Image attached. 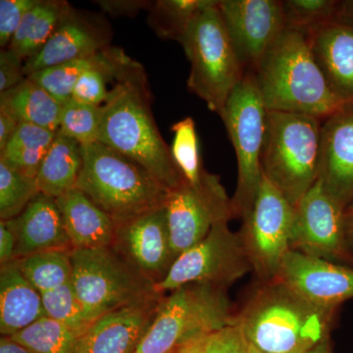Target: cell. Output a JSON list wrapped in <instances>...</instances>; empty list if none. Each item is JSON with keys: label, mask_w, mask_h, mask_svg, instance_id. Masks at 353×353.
Returning <instances> with one entry per match:
<instances>
[{"label": "cell", "mask_w": 353, "mask_h": 353, "mask_svg": "<svg viewBox=\"0 0 353 353\" xmlns=\"http://www.w3.org/2000/svg\"><path fill=\"white\" fill-rule=\"evenodd\" d=\"M99 141L143 166L169 192L185 182L153 117L145 70L131 57L101 106Z\"/></svg>", "instance_id": "6da1fadb"}, {"label": "cell", "mask_w": 353, "mask_h": 353, "mask_svg": "<svg viewBox=\"0 0 353 353\" xmlns=\"http://www.w3.org/2000/svg\"><path fill=\"white\" fill-rule=\"evenodd\" d=\"M336 309L315 305L278 280L259 282L236 324L262 353H303L329 340Z\"/></svg>", "instance_id": "7a4b0ae2"}, {"label": "cell", "mask_w": 353, "mask_h": 353, "mask_svg": "<svg viewBox=\"0 0 353 353\" xmlns=\"http://www.w3.org/2000/svg\"><path fill=\"white\" fill-rule=\"evenodd\" d=\"M252 74L268 111L323 121L345 105L330 88L301 32L285 29Z\"/></svg>", "instance_id": "3957f363"}, {"label": "cell", "mask_w": 353, "mask_h": 353, "mask_svg": "<svg viewBox=\"0 0 353 353\" xmlns=\"http://www.w3.org/2000/svg\"><path fill=\"white\" fill-rule=\"evenodd\" d=\"M82 190L115 222L165 206L169 190L143 166L101 141L82 145Z\"/></svg>", "instance_id": "277c9868"}, {"label": "cell", "mask_w": 353, "mask_h": 353, "mask_svg": "<svg viewBox=\"0 0 353 353\" xmlns=\"http://www.w3.org/2000/svg\"><path fill=\"white\" fill-rule=\"evenodd\" d=\"M321 127L312 116L268 111L262 172L294 208L319 176Z\"/></svg>", "instance_id": "5b68a950"}, {"label": "cell", "mask_w": 353, "mask_h": 353, "mask_svg": "<svg viewBox=\"0 0 353 353\" xmlns=\"http://www.w3.org/2000/svg\"><path fill=\"white\" fill-rule=\"evenodd\" d=\"M226 288L189 284L162 297L136 353H173L190 341L236 324Z\"/></svg>", "instance_id": "8992f818"}, {"label": "cell", "mask_w": 353, "mask_h": 353, "mask_svg": "<svg viewBox=\"0 0 353 353\" xmlns=\"http://www.w3.org/2000/svg\"><path fill=\"white\" fill-rule=\"evenodd\" d=\"M181 44L190 63L188 88L220 115L246 70L228 34L218 1L213 0L197 15Z\"/></svg>", "instance_id": "52a82bcc"}, {"label": "cell", "mask_w": 353, "mask_h": 353, "mask_svg": "<svg viewBox=\"0 0 353 353\" xmlns=\"http://www.w3.org/2000/svg\"><path fill=\"white\" fill-rule=\"evenodd\" d=\"M72 262V285L92 323L106 313L162 294L113 246L73 250Z\"/></svg>", "instance_id": "ba28073f"}, {"label": "cell", "mask_w": 353, "mask_h": 353, "mask_svg": "<svg viewBox=\"0 0 353 353\" xmlns=\"http://www.w3.org/2000/svg\"><path fill=\"white\" fill-rule=\"evenodd\" d=\"M219 116L238 163V182L231 199L233 215L243 220L252 211L263 179L261 159L268 116L252 73L246 72Z\"/></svg>", "instance_id": "9c48e42d"}, {"label": "cell", "mask_w": 353, "mask_h": 353, "mask_svg": "<svg viewBox=\"0 0 353 353\" xmlns=\"http://www.w3.org/2000/svg\"><path fill=\"white\" fill-rule=\"evenodd\" d=\"M229 221L216 223L203 240L179 255L168 275L155 285L159 294L189 284H211L228 288L252 272L240 233Z\"/></svg>", "instance_id": "30bf717a"}, {"label": "cell", "mask_w": 353, "mask_h": 353, "mask_svg": "<svg viewBox=\"0 0 353 353\" xmlns=\"http://www.w3.org/2000/svg\"><path fill=\"white\" fill-rule=\"evenodd\" d=\"M294 217V206L263 176L252 211L239 232L259 282L277 278L290 252Z\"/></svg>", "instance_id": "8fae6325"}, {"label": "cell", "mask_w": 353, "mask_h": 353, "mask_svg": "<svg viewBox=\"0 0 353 353\" xmlns=\"http://www.w3.org/2000/svg\"><path fill=\"white\" fill-rule=\"evenodd\" d=\"M345 210L317 180L294 206L290 250L334 263L353 266Z\"/></svg>", "instance_id": "7c38bea8"}, {"label": "cell", "mask_w": 353, "mask_h": 353, "mask_svg": "<svg viewBox=\"0 0 353 353\" xmlns=\"http://www.w3.org/2000/svg\"><path fill=\"white\" fill-rule=\"evenodd\" d=\"M165 209L176 259L203 240L216 223L234 219L231 199L216 175L201 188L185 182L171 190Z\"/></svg>", "instance_id": "4fadbf2b"}, {"label": "cell", "mask_w": 353, "mask_h": 353, "mask_svg": "<svg viewBox=\"0 0 353 353\" xmlns=\"http://www.w3.org/2000/svg\"><path fill=\"white\" fill-rule=\"evenodd\" d=\"M218 7L241 64L254 73L285 30L282 1L221 0Z\"/></svg>", "instance_id": "5bb4252c"}, {"label": "cell", "mask_w": 353, "mask_h": 353, "mask_svg": "<svg viewBox=\"0 0 353 353\" xmlns=\"http://www.w3.org/2000/svg\"><path fill=\"white\" fill-rule=\"evenodd\" d=\"M112 246L155 285L162 282L176 259L165 206L117 223Z\"/></svg>", "instance_id": "9a60e30c"}, {"label": "cell", "mask_w": 353, "mask_h": 353, "mask_svg": "<svg viewBox=\"0 0 353 353\" xmlns=\"http://www.w3.org/2000/svg\"><path fill=\"white\" fill-rule=\"evenodd\" d=\"M319 307L336 309L353 299V266L290 250L277 278Z\"/></svg>", "instance_id": "2e32d148"}, {"label": "cell", "mask_w": 353, "mask_h": 353, "mask_svg": "<svg viewBox=\"0 0 353 353\" xmlns=\"http://www.w3.org/2000/svg\"><path fill=\"white\" fill-rule=\"evenodd\" d=\"M318 180L343 209L353 201V103L322 121Z\"/></svg>", "instance_id": "e0dca14e"}, {"label": "cell", "mask_w": 353, "mask_h": 353, "mask_svg": "<svg viewBox=\"0 0 353 353\" xmlns=\"http://www.w3.org/2000/svg\"><path fill=\"white\" fill-rule=\"evenodd\" d=\"M163 296L102 315L79 338L76 353H136Z\"/></svg>", "instance_id": "ac0fdd59"}, {"label": "cell", "mask_w": 353, "mask_h": 353, "mask_svg": "<svg viewBox=\"0 0 353 353\" xmlns=\"http://www.w3.org/2000/svg\"><path fill=\"white\" fill-rule=\"evenodd\" d=\"M108 43L104 26L71 6L43 50L26 60L25 75L94 55L109 48Z\"/></svg>", "instance_id": "d6986e66"}, {"label": "cell", "mask_w": 353, "mask_h": 353, "mask_svg": "<svg viewBox=\"0 0 353 353\" xmlns=\"http://www.w3.org/2000/svg\"><path fill=\"white\" fill-rule=\"evenodd\" d=\"M305 37L334 95L353 103V23L339 17Z\"/></svg>", "instance_id": "ffe728a7"}, {"label": "cell", "mask_w": 353, "mask_h": 353, "mask_svg": "<svg viewBox=\"0 0 353 353\" xmlns=\"http://www.w3.org/2000/svg\"><path fill=\"white\" fill-rule=\"evenodd\" d=\"M6 222L17 240L15 259L48 250L73 252L61 211L52 197L39 194L20 215Z\"/></svg>", "instance_id": "44dd1931"}, {"label": "cell", "mask_w": 353, "mask_h": 353, "mask_svg": "<svg viewBox=\"0 0 353 353\" xmlns=\"http://www.w3.org/2000/svg\"><path fill=\"white\" fill-rule=\"evenodd\" d=\"M57 202L73 250L112 246L115 222L85 192L70 190L58 197Z\"/></svg>", "instance_id": "7402d4cb"}, {"label": "cell", "mask_w": 353, "mask_h": 353, "mask_svg": "<svg viewBox=\"0 0 353 353\" xmlns=\"http://www.w3.org/2000/svg\"><path fill=\"white\" fill-rule=\"evenodd\" d=\"M46 316L41 292L32 287L15 260L0 268V333L12 336Z\"/></svg>", "instance_id": "603a6c76"}, {"label": "cell", "mask_w": 353, "mask_h": 353, "mask_svg": "<svg viewBox=\"0 0 353 353\" xmlns=\"http://www.w3.org/2000/svg\"><path fill=\"white\" fill-rule=\"evenodd\" d=\"M82 167V145L58 131L37 175L39 192L57 199L76 189Z\"/></svg>", "instance_id": "cb8c5ba5"}, {"label": "cell", "mask_w": 353, "mask_h": 353, "mask_svg": "<svg viewBox=\"0 0 353 353\" xmlns=\"http://www.w3.org/2000/svg\"><path fill=\"white\" fill-rule=\"evenodd\" d=\"M0 108L13 114L20 122L58 132L62 105L29 77L0 94Z\"/></svg>", "instance_id": "d4e9b609"}, {"label": "cell", "mask_w": 353, "mask_h": 353, "mask_svg": "<svg viewBox=\"0 0 353 353\" xmlns=\"http://www.w3.org/2000/svg\"><path fill=\"white\" fill-rule=\"evenodd\" d=\"M70 8L71 4L62 0H39L23 18L7 48L24 61L34 57L43 50Z\"/></svg>", "instance_id": "484cf974"}, {"label": "cell", "mask_w": 353, "mask_h": 353, "mask_svg": "<svg viewBox=\"0 0 353 353\" xmlns=\"http://www.w3.org/2000/svg\"><path fill=\"white\" fill-rule=\"evenodd\" d=\"M57 134V132L21 122L8 145L0 152V160L11 168L37 178Z\"/></svg>", "instance_id": "4316f807"}, {"label": "cell", "mask_w": 353, "mask_h": 353, "mask_svg": "<svg viewBox=\"0 0 353 353\" xmlns=\"http://www.w3.org/2000/svg\"><path fill=\"white\" fill-rule=\"evenodd\" d=\"M71 250H48L15 259L24 277L41 294L71 284Z\"/></svg>", "instance_id": "83f0119b"}, {"label": "cell", "mask_w": 353, "mask_h": 353, "mask_svg": "<svg viewBox=\"0 0 353 353\" xmlns=\"http://www.w3.org/2000/svg\"><path fill=\"white\" fill-rule=\"evenodd\" d=\"M213 0H157L152 2L148 25L159 38L182 43L194 19Z\"/></svg>", "instance_id": "f1b7e54d"}, {"label": "cell", "mask_w": 353, "mask_h": 353, "mask_svg": "<svg viewBox=\"0 0 353 353\" xmlns=\"http://www.w3.org/2000/svg\"><path fill=\"white\" fill-rule=\"evenodd\" d=\"M174 132L171 153L185 182L199 188L213 176L202 163L201 145L197 137L196 122L192 117L179 121L172 126Z\"/></svg>", "instance_id": "f546056e"}, {"label": "cell", "mask_w": 353, "mask_h": 353, "mask_svg": "<svg viewBox=\"0 0 353 353\" xmlns=\"http://www.w3.org/2000/svg\"><path fill=\"white\" fill-rule=\"evenodd\" d=\"M108 48L90 57L79 58L73 61L34 72L28 77L43 87L61 105H64L72 99L74 88L79 78L88 70L99 66L103 62Z\"/></svg>", "instance_id": "4dcf8cb0"}, {"label": "cell", "mask_w": 353, "mask_h": 353, "mask_svg": "<svg viewBox=\"0 0 353 353\" xmlns=\"http://www.w3.org/2000/svg\"><path fill=\"white\" fill-rule=\"evenodd\" d=\"M32 353H76L79 336L48 316L11 336Z\"/></svg>", "instance_id": "1f68e13d"}, {"label": "cell", "mask_w": 353, "mask_h": 353, "mask_svg": "<svg viewBox=\"0 0 353 353\" xmlns=\"http://www.w3.org/2000/svg\"><path fill=\"white\" fill-rule=\"evenodd\" d=\"M39 194L36 178L0 160V220L17 217Z\"/></svg>", "instance_id": "d6a6232c"}, {"label": "cell", "mask_w": 353, "mask_h": 353, "mask_svg": "<svg viewBox=\"0 0 353 353\" xmlns=\"http://www.w3.org/2000/svg\"><path fill=\"white\" fill-rule=\"evenodd\" d=\"M285 29L308 32L340 17L341 1L336 0H283Z\"/></svg>", "instance_id": "836d02e7"}, {"label": "cell", "mask_w": 353, "mask_h": 353, "mask_svg": "<svg viewBox=\"0 0 353 353\" xmlns=\"http://www.w3.org/2000/svg\"><path fill=\"white\" fill-rule=\"evenodd\" d=\"M41 294L46 316L71 330L79 338L92 326L72 283Z\"/></svg>", "instance_id": "e575fe53"}, {"label": "cell", "mask_w": 353, "mask_h": 353, "mask_svg": "<svg viewBox=\"0 0 353 353\" xmlns=\"http://www.w3.org/2000/svg\"><path fill=\"white\" fill-rule=\"evenodd\" d=\"M101 122V106L90 105L72 99L62 105L58 131L82 145H88L99 141Z\"/></svg>", "instance_id": "d590c367"}, {"label": "cell", "mask_w": 353, "mask_h": 353, "mask_svg": "<svg viewBox=\"0 0 353 353\" xmlns=\"http://www.w3.org/2000/svg\"><path fill=\"white\" fill-rule=\"evenodd\" d=\"M250 343L239 325H229L208 334L199 353H248Z\"/></svg>", "instance_id": "8d00e7d4"}, {"label": "cell", "mask_w": 353, "mask_h": 353, "mask_svg": "<svg viewBox=\"0 0 353 353\" xmlns=\"http://www.w3.org/2000/svg\"><path fill=\"white\" fill-rule=\"evenodd\" d=\"M39 0H1L0 1V46L7 48L26 14Z\"/></svg>", "instance_id": "74e56055"}, {"label": "cell", "mask_w": 353, "mask_h": 353, "mask_svg": "<svg viewBox=\"0 0 353 353\" xmlns=\"http://www.w3.org/2000/svg\"><path fill=\"white\" fill-rule=\"evenodd\" d=\"M25 61L13 51L4 48L0 51V94L19 85L27 78Z\"/></svg>", "instance_id": "f35d334b"}, {"label": "cell", "mask_w": 353, "mask_h": 353, "mask_svg": "<svg viewBox=\"0 0 353 353\" xmlns=\"http://www.w3.org/2000/svg\"><path fill=\"white\" fill-rule=\"evenodd\" d=\"M97 4L101 7L102 10L113 17L120 16H134L143 9L150 10L152 2L143 1V0H99Z\"/></svg>", "instance_id": "ab89813d"}, {"label": "cell", "mask_w": 353, "mask_h": 353, "mask_svg": "<svg viewBox=\"0 0 353 353\" xmlns=\"http://www.w3.org/2000/svg\"><path fill=\"white\" fill-rule=\"evenodd\" d=\"M17 240L6 221H0V264L6 265L15 260Z\"/></svg>", "instance_id": "60d3db41"}, {"label": "cell", "mask_w": 353, "mask_h": 353, "mask_svg": "<svg viewBox=\"0 0 353 353\" xmlns=\"http://www.w3.org/2000/svg\"><path fill=\"white\" fill-rule=\"evenodd\" d=\"M20 121L6 109L0 108V152L6 148L17 131Z\"/></svg>", "instance_id": "b9f144b4"}, {"label": "cell", "mask_w": 353, "mask_h": 353, "mask_svg": "<svg viewBox=\"0 0 353 353\" xmlns=\"http://www.w3.org/2000/svg\"><path fill=\"white\" fill-rule=\"evenodd\" d=\"M0 353H32L25 347L8 336H1L0 339Z\"/></svg>", "instance_id": "7bdbcfd3"}, {"label": "cell", "mask_w": 353, "mask_h": 353, "mask_svg": "<svg viewBox=\"0 0 353 353\" xmlns=\"http://www.w3.org/2000/svg\"><path fill=\"white\" fill-rule=\"evenodd\" d=\"M345 227L348 245L353 253V201L345 210Z\"/></svg>", "instance_id": "ee69618b"}, {"label": "cell", "mask_w": 353, "mask_h": 353, "mask_svg": "<svg viewBox=\"0 0 353 353\" xmlns=\"http://www.w3.org/2000/svg\"><path fill=\"white\" fill-rule=\"evenodd\" d=\"M206 338V336H205ZM199 339V340L190 341V343H185L182 347H179L176 352L173 353H199L201 352L202 343H203L204 339Z\"/></svg>", "instance_id": "f6af8a7d"}, {"label": "cell", "mask_w": 353, "mask_h": 353, "mask_svg": "<svg viewBox=\"0 0 353 353\" xmlns=\"http://www.w3.org/2000/svg\"><path fill=\"white\" fill-rule=\"evenodd\" d=\"M340 17L353 23V0L341 1Z\"/></svg>", "instance_id": "bcb514c9"}, {"label": "cell", "mask_w": 353, "mask_h": 353, "mask_svg": "<svg viewBox=\"0 0 353 353\" xmlns=\"http://www.w3.org/2000/svg\"><path fill=\"white\" fill-rule=\"evenodd\" d=\"M303 353H334V352L329 339Z\"/></svg>", "instance_id": "7dc6e473"}, {"label": "cell", "mask_w": 353, "mask_h": 353, "mask_svg": "<svg viewBox=\"0 0 353 353\" xmlns=\"http://www.w3.org/2000/svg\"><path fill=\"white\" fill-rule=\"evenodd\" d=\"M248 353H262L261 352H259V350H256L254 347H252V345H250V352Z\"/></svg>", "instance_id": "c3c4849f"}]
</instances>
